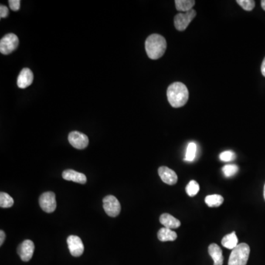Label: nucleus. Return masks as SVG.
Masks as SVG:
<instances>
[{"label": "nucleus", "mask_w": 265, "mask_h": 265, "mask_svg": "<svg viewBox=\"0 0 265 265\" xmlns=\"http://www.w3.org/2000/svg\"><path fill=\"white\" fill-rule=\"evenodd\" d=\"M175 7L176 9L183 12H188L192 10L195 4L194 0H175Z\"/></svg>", "instance_id": "a211bd4d"}, {"label": "nucleus", "mask_w": 265, "mask_h": 265, "mask_svg": "<svg viewBox=\"0 0 265 265\" xmlns=\"http://www.w3.org/2000/svg\"><path fill=\"white\" fill-rule=\"evenodd\" d=\"M62 177L66 181H73L80 184H85L87 182L86 175L81 172H77L73 170H66L62 173Z\"/></svg>", "instance_id": "ddd939ff"}, {"label": "nucleus", "mask_w": 265, "mask_h": 265, "mask_svg": "<svg viewBox=\"0 0 265 265\" xmlns=\"http://www.w3.org/2000/svg\"><path fill=\"white\" fill-rule=\"evenodd\" d=\"M5 239V234L3 231H0V246H2L3 245L4 241Z\"/></svg>", "instance_id": "cd10ccee"}, {"label": "nucleus", "mask_w": 265, "mask_h": 265, "mask_svg": "<svg viewBox=\"0 0 265 265\" xmlns=\"http://www.w3.org/2000/svg\"><path fill=\"white\" fill-rule=\"evenodd\" d=\"M223 197L219 195H211L205 197V202L209 207H219L223 203Z\"/></svg>", "instance_id": "6ab92c4d"}, {"label": "nucleus", "mask_w": 265, "mask_h": 265, "mask_svg": "<svg viewBox=\"0 0 265 265\" xmlns=\"http://www.w3.org/2000/svg\"><path fill=\"white\" fill-rule=\"evenodd\" d=\"M158 175L163 182L168 185H175L178 182V175L175 171L167 167H161L158 168Z\"/></svg>", "instance_id": "9b49d317"}, {"label": "nucleus", "mask_w": 265, "mask_h": 265, "mask_svg": "<svg viewBox=\"0 0 265 265\" xmlns=\"http://www.w3.org/2000/svg\"><path fill=\"white\" fill-rule=\"evenodd\" d=\"M33 82V73L28 68H24L18 75L17 86L20 89H25L31 86Z\"/></svg>", "instance_id": "f8f14e48"}, {"label": "nucleus", "mask_w": 265, "mask_h": 265, "mask_svg": "<svg viewBox=\"0 0 265 265\" xmlns=\"http://www.w3.org/2000/svg\"><path fill=\"white\" fill-rule=\"evenodd\" d=\"M39 205L44 212L47 213L53 212L57 207L55 193L52 192H47L42 194L39 198Z\"/></svg>", "instance_id": "0eeeda50"}, {"label": "nucleus", "mask_w": 265, "mask_h": 265, "mask_svg": "<svg viewBox=\"0 0 265 265\" xmlns=\"http://www.w3.org/2000/svg\"><path fill=\"white\" fill-rule=\"evenodd\" d=\"M103 209L106 213L111 218H116L121 212V204L116 197L108 195L103 200Z\"/></svg>", "instance_id": "20e7f679"}, {"label": "nucleus", "mask_w": 265, "mask_h": 265, "mask_svg": "<svg viewBox=\"0 0 265 265\" xmlns=\"http://www.w3.org/2000/svg\"><path fill=\"white\" fill-rule=\"evenodd\" d=\"M197 154V145L195 143L191 142L188 144L187 148V153H186L185 158L184 161H193L196 157Z\"/></svg>", "instance_id": "aec40b11"}, {"label": "nucleus", "mask_w": 265, "mask_h": 265, "mask_svg": "<svg viewBox=\"0 0 265 265\" xmlns=\"http://www.w3.org/2000/svg\"><path fill=\"white\" fill-rule=\"evenodd\" d=\"M35 250V245L33 242L26 239L23 241L18 246L17 249V253L23 262H29L32 259Z\"/></svg>", "instance_id": "9d476101"}, {"label": "nucleus", "mask_w": 265, "mask_h": 265, "mask_svg": "<svg viewBox=\"0 0 265 265\" xmlns=\"http://www.w3.org/2000/svg\"><path fill=\"white\" fill-rule=\"evenodd\" d=\"M195 16H196V11L195 10H191L190 11L184 14H177L174 18V25L175 28L179 31H185Z\"/></svg>", "instance_id": "423d86ee"}, {"label": "nucleus", "mask_w": 265, "mask_h": 265, "mask_svg": "<svg viewBox=\"0 0 265 265\" xmlns=\"http://www.w3.org/2000/svg\"><path fill=\"white\" fill-rule=\"evenodd\" d=\"M236 2H237L245 11H252L255 7V1H253V0H237Z\"/></svg>", "instance_id": "393cba45"}, {"label": "nucleus", "mask_w": 265, "mask_h": 265, "mask_svg": "<svg viewBox=\"0 0 265 265\" xmlns=\"http://www.w3.org/2000/svg\"><path fill=\"white\" fill-rule=\"evenodd\" d=\"M209 253L214 261V265H223L222 250L219 245L215 243L211 244L209 246Z\"/></svg>", "instance_id": "2eb2a0df"}, {"label": "nucleus", "mask_w": 265, "mask_h": 265, "mask_svg": "<svg viewBox=\"0 0 265 265\" xmlns=\"http://www.w3.org/2000/svg\"><path fill=\"white\" fill-rule=\"evenodd\" d=\"M235 158H236V154L231 150L224 151L219 155V159L224 162H230V161H234Z\"/></svg>", "instance_id": "b1692460"}, {"label": "nucleus", "mask_w": 265, "mask_h": 265, "mask_svg": "<svg viewBox=\"0 0 265 265\" xmlns=\"http://www.w3.org/2000/svg\"><path fill=\"white\" fill-rule=\"evenodd\" d=\"M18 38L14 33H8L0 41V52L3 55H9L18 46Z\"/></svg>", "instance_id": "39448f33"}, {"label": "nucleus", "mask_w": 265, "mask_h": 265, "mask_svg": "<svg viewBox=\"0 0 265 265\" xmlns=\"http://www.w3.org/2000/svg\"><path fill=\"white\" fill-rule=\"evenodd\" d=\"M264 198H265V187H264Z\"/></svg>", "instance_id": "7c9ffc66"}, {"label": "nucleus", "mask_w": 265, "mask_h": 265, "mask_svg": "<svg viewBox=\"0 0 265 265\" xmlns=\"http://www.w3.org/2000/svg\"><path fill=\"white\" fill-rule=\"evenodd\" d=\"M221 243L223 245V247L226 248V249H230V250H233L237 246L238 244V238L236 236V233L235 232H232V233L229 234L225 235L223 238H222Z\"/></svg>", "instance_id": "f3484780"}, {"label": "nucleus", "mask_w": 265, "mask_h": 265, "mask_svg": "<svg viewBox=\"0 0 265 265\" xmlns=\"http://www.w3.org/2000/svg\"><path fill=\"white\" fill-rule=\"evenodd\" d=\"M169 103L173 108H181L188 101V91L181 82H175L169 86L167 92Z\"/></svg>", "instance_id": "f257e3e1"}, {"label": "nucleus", "mask_w": 265, "mask_h": 265, "mask_svg": "<svg viewBox=\"0 0 265 265\" xmlns=\"http://www.w3.org/2000/svg\"><path fill=\"white\" fill-rule=\"evenodd\" d=\"M68 140L72 147L78 150H83L87 147L89 142L87 136L78 131L71 132Z\"/></svg>", "instance_id": "1a4fd4ad"}, {"label": "nucleus", "mask_w": 265, "mask_h": 265, "mask_svg": "<svg viewBox=\"0 0 265 265\" xmlns=\"http://www.w3.org/2000/svg\"><path fill=\"white\" fill-rule=\"evenodd\" d=\"M160 222L164 225L165 228L170 229H178L181 226V223L180 220L174 218L170 214H163L160 217Z\"/></svg>", "instance_id": "4468645a"}, {"label": "nucleus", "mask_w": 265, "mask_h": 265, "mask_svg": "<svg viewBox=\"0 0 265 265\" xmlns=\"http://www.w3.org/2000/svg\"><path fill=\"white\" fill-rule=\"evenodd\" d=\"M8 3H9L10 8L12 11H17L20 8V0H9Z\"/></svg>", "instance_id": "a878e982"}, {"label": "nucleus", "mask_w": 265, "mask_h": 265, "mask_svg": "<svg viewBox=\"0 0 265 265\" xmlns=\"http://www.w3.org/2000/svg\"><path fill=\"white\" fill-rule=\"evenodd\" d=\"M66 242L72 256L74 257H79L83 254L84 251V245L79 236L71 235L67 238Z\"/></svg>", "instance_id": "6e6552de"}, {"label": "nucleus", "mask_w": 265, "mask_h": 265, "mask_svg": "<svg viewBox=\"0 0 265 265\" xmlns=\"http://www.w3.org/2000/svg\"><path fill=\"white\" fill-rule=\"evenodd\" d=\"M200 190V186L197 181H189L188 184H187V187H186V192H187V195L188 196L194 197L198 193Z\"/></svg>", "instance_id": "4be33fe9"}, {"label": "nucleus", "mask_w": 265, "mask_h": 265, "mask_svg": "<svg viewBox=\"0 0 265 265\" xmlns=\"http://www.w3.org/2000/svg\"><path fill=\"white\" fill-rule=\"evenodd\" d=\"M250 249L246 243H241L232 250L229 265H246L250 256Z\"/></svg>", "instance_id": "7ed1b4c3"}, {"label": "nucleus", "mask_w": 265, "mask_h": 265, "mask_svg": "<svg viewBox=\"0 0 265 265\" xmlns=\"http://www.w3.org/2000/svg\"><path fill=\"white\" fill-rule=\"evenodd\" d=\"M9 15V9L5 5H0V17L1 18H6Z\"/></svg>", "instance_id": "bb28decb"}, {"label": "nucleus", "mask_w": 265, "mask_h": 265, "mask_svg": "<svg viewBox=\"0 0 265 265\" xmlns=\"http://www.w3.org/2000/svg\"><path fill=\"white\" fill-rule=\"evenodd\" d=\"M145 49L150 59L156 60L160 59L167 49L166 39L159 34H152L147 37L145 42Z\"/></svg>", "instance_id": "f03ea898"}, {"label": "nucleus", "mask_w": 265, "mask_h": 265, "mask_svg": "<svg viewBox=\"0 0 265 265\" xmlns=\"http://www.w3.org/2000/svg\"><path fill=\"white\" fill-rule=\"evenodd\" d=\"M178 236L172 229H167V228H161L158 232V238L161 242H168V241H175Z\"/></svg>", "instance_id": "dca6fc26"}, {"label": "nucleus", "mask_w": 265, "mask_h": 265, "mask_svg": "<svg viewBox=\"0 0 265 265\" xmlns=\"http://www.w3.org/2000/svg\"><path fill=\"white\" fill-rule=\"evenodd\" d=\"M222 171L225 177L230 178L237 173L239 167L236 164H227L222 167Z\"/></svg>", "instance_id": "5701e85b"}, {"label": "nucleus", "mask_w": 265, "mask_h": 265, "mask_svg": "<svg viewBox=\"0 0 265 265\" xmlns=\"http://www.w3.org/2000/svg\"><path fill=\"white\" fill-rule=\"evenodd\" d=\"M14 204V201L12 197L10 196L8 194L5 192H1L0 193V206L1 208H11Z\"/></svg>", "instance_id": "412c9836"}, {"label": "nucleus", "mask_w": 265, "mask_h": 265, "mask_svg": "<svg viewBox=\"0 0 265 265\" xmlns=\"http://www.w3.org/2000/svg\"><path fill=\"white\" fill-rule=\"evenodd\" d=\"M261 5H262V9L265 11V0H262V2H261Z\"/></svg>", "instance_id": "c756f323"}, {"label": "nucleus", "mask_w": 265, "mask_h": 265, "mask_svg": "<svg viewBox=\"0 0 265 265\" xmlns=\"http://www.w3.org/2000/svg\"><path fill=\"white\" fill-rule=\"evenodd\" d=\"M261 71H262V75L264 77H265V58L263 60V62L262 63V66H261Z\"/></svg>", "instance_id": "c85d7f7f"}]
</instances>
